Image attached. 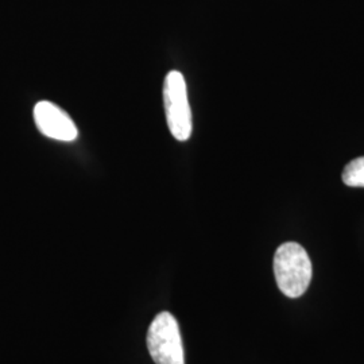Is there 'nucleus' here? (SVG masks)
<instances>
[{"mask_svg": "<svg viewBox=\"0 0 364 364\" xmlns=\"http://www.w3.org/2000/svg\"><path fill=\"white\" fill-rule=\"evenodd\" d=\"M274 275L278 289L289 297L299 299L311 285L312 262L302 247L296 242L281 245L274 255Z\"/></svg>", "mask_w": 364, "mask_h": 364, "instance_id": "nucleus-1", "label": "nucleus"}, {"mask_svg": "<svg viewBox=\"0 0 364 364\" xmlns=\"http://www.w3.org/2000/svg\"><path fill=\"white\" fill-rule=\"evenodd\" d=\"M147 348L156 364H185L180 326L171 313L156 314L147 332Z\"/></svg>", "mask_w": 364, "mask_h": 364, "instance_id": "nucleus-2", "label": "nucleus"}, {"mask_svg": "<svg viewBox=\"0 0 364 364\" xmlns=\"http://www.w3.org/2000/svg\"><path fill=\"white\" fill-rule=\"evenodd\" d=\"M164 105L171 135L185 142L192 135V111L188 102L185 78L178 70H171L164 84Z\"/></svg>", "mask_w": 364, "mask_h": 364, "instance_id": "nucleus-3", "label": "nucleus"}, {"mask_svg": "<svg viewBox=\"0 0 364 364\" xmlns=\"http://www.w3.org/2000/svg\"><path fill=\"white\" fill-rule=\"evenodd\" d=\"M34 120L45 136L61 142H72L77 138V127L70 117L50 102H39L34 107Z\"/></svg>", "mask_w": 364, "mask_h": 364, "instance_id": "nucleus-4", "label": "nucleus"}, {"mask_svg": "<svg viewBox=\"0 0 364 364\" xmlns=\"http://www.w3.org/2000/svg\"><path fill=\"white\" fill-rule=\"evenodd\" d=\"M343 182L352 188H364V156L351 161L343 171Z\"/></svg>", "mask_w": 364, "mask_h": 364, "instance_id": "nucleus-5", "label": "nucleus"}]
</instances>
